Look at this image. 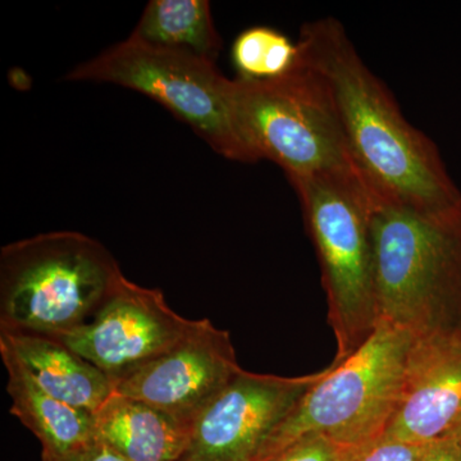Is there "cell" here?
<instances>
[{"label": "cell", "instance_id": "cell-8", "mask_svg": "<svg viewBox=\"0 0 461 461\" xmlns=\"http://www.w3.org/2000/svg\"><path fill=\"white\" fill-rule=\"evenodd\" d=\"M194 321L176 313L162 291L122 278L114 293L80 329L56 338L118 381L171 350Z\"/></svg>", "mask_w": 461, "mask_h": 461}, {"label": "cell", "instance_id": "cell-13", "mask_svg": "<svg viewBox=\"0 0 461 461\" xmlns=\"http://www.w3.org/2000/svg\"><path fill=\"white\" fill-rule=\"evenodd\" d=\"M96 438L127 461H182L193 423L139 400L112 393L94 412Z\"/></svg>", "mask_w": 461, "mask_h": 461}, {"label": "cell", "instance_id": "cell-12", "mask_svg": "<svg viewBox=\"0 0 461 461\" xmlns=\"http://www.w3.org/2000/svg\"><path fill=\"white\" fill-rule=\"evenodd\" d=\"M0 346L20 360L45 393L75 408L95 412L114 393L105 373L53 336L0 330Z\"/></svg>", "mask_w": 461, "mask_h": 461}, {"label": "cell", "instance_id": "cell-20", "mask_svg": "<svg viewBox=\"0 0 461 461\" xmlns=\"http://www.w3.org/2000/svg\"><path fill=\"white\" fill-rule=\"evenodd\" d=\"M420 461H461V432L427 445Z\"/></svg>", "mask_w": 461, "mask_h": 461}, {"label": "cell", "instance_id": "cell-11", "mask_svg": "<svg viewBox=\"0 0 461 461\" xmlns=\"http://www.w3.org/2000/svg\"><path fill=\"white\" fill-rule=\"evenodd\" d=\"M461 432V330L414 339L384 435L429 445Z\"/></svg>", "mask_w": 461, "mask_h": 461}, {"label": "cell", "instance_id": "cell-19", "mask_svg": "<svg viewBox=\"0 0 461 461\" xmlns=\"http://www.w3.org/2000/svg\"><path fill=\"white\" fill-rule=\"evenodd\" d=\"M41 461H127L115 453L104 442L96 438L89 444L80 446L66 453H45L41 451Z\"/></svg>", "mask_w": 461, "mask_h": 461}, {"label": "cell", "instance_id": "cell-2", "mask_svg": "<svg viewBox=\"0 0 461 461\" xmlns=\"http://www.w3.org/2000/svg\"><path fill=\"white\" fill-rule=\"evenodd\" d=\"M371 229L379 318L414 339L461 330V211L382 205Z\"/></svg>", "mask_w": 461, "mask_h": 461}, {"label": "cell", "instance_id": "cell-1", "mask_svg": "<svg viewBox=\"0 0 461 461\" xmlns=\"http://www.w3.org/2000/svg\"><path fill=\"white\" fill-rule=\"evenodd\" d=\"M302 63L323 81L355 165L382 205L445 215L461 211V191L438 149L403 117L390 91L363 62L335 18L305 23Z\"/></svg>", "mask_w": 461, "mask_h": 461}, {"label": "cell", "instance_id": "cell-3", "mask_svg": "<svg viewBox=\"0 0 461 461\" xmlns=\"http://www.w3.org/2000/svg\"><path fill=\"white\" fill-rule=\"evenodd\" d=\"M124 277L104 245L54 230L0 251V330L60 338L96 314Z\"/></svg>", "mask_w": 461, "mask_h": 461}, {"label": "cell", "instance_id": "cell-4", "mask_svg": "<svg viewBox=\"0 0 461 461\" xmlns=\"http://www.w3.org/2000/svg\"><path fill=\"white\" fill-rule=\"evenodd\" d=\"M233 108L251 162L271 160L290 181L324 178L348 185L375 202L355 165L329 90L302 62L276 80L235 78Z\"/></svg>", "mask_w": 461, "mask_h": 461}, {"label": "cell", "instance_id": "cell-7", "mask_svg": "<svg viewBox=\"0 0 461 461\" xmlns=\"http://www.w3.org/2000/svg\"><path fill=\"white\" fill-rule=\"evenodd\" d=\"M66 80L113 84L144 94L189 124L221 156L251 162L236 129L233 80L213 60L130 36L76 67Z\"/></svg>", "mask_w": 461, "mask_h": 461}, {"label": "cell", "instance_id": "cell-9", "mask_svg": "<svg viewBox=\"0 0 461 461\" xmlns=\"http://www.w3.org/2000/svg\"><path fill=\"white\" fill-rule=\"evenodd\" d=\"M326 373L282 377L242 369L194 421L182 461H256L267 439Z\"/></svg>", "mask_w": 461, "mask_h": 461}, {"label": "cell", "instance_id": "cell-15", "mask_svg": "<svg viewBox=\"0 0 461 461\" xmlns=\"http://www.w3.org/2000/svg\"><path fill=\"white\" fill-rule=\"evenodd\" d=\"M132 38L168 50L217 59L222 41L206 0H151L131 33Z\"/></svg>", "mask_w": 461, "mask_h": 461}, {"label": "cell", "instance_id": "cell-10", "mask_svg": "<svg viewBox=\"0 0 461 461\" xmlns=\"http://www.w3.org/2000/svg\"><path fill=\"white\" fill-rule=\"evenodd\" d=\"M241 371L230 333L204 318L171 350L115 381L114 393L194 424Z\"/></svg>", "mask_w": 461, "mask_h": 461}, {"label": "cell", "instance_id": "cell-16", "mask_svg": "<svg viewBox=\"0 0 461 461\" xmlns=\"http://www.w3.org/2000/svg\"><path fill=\"white\" fill-rule=\"evenodd\" d=\"M232 63L239 77L269 81L295 71L302 62V51L284 33L267 26L250 27L233 42Z\"/></svg>", "mask_w": 461, "mask_h": 461}, {"label": "cell", "instance_id": "cell-6", "mask_svg": "<svg viewBox=\"0 0 461 461\" xmlns=\"http://www.w3.org/2000/svg\"><path fill=\"white\" fill-rule=\"evenodd\" d=\"M290 182L320 259L329 321L338 342L332 366H339L362 348L381 320L371 229L378 205L368 194L339 182Z\"/></svg>", "mask_w": 461, "mask_h": 461}, {"label": "cell", "instance_id": "cell-5", "mask_svg": "<svg viewBox=\"0 0 461 461\" xmlns=\"http://www.w3.org/2000/svg\"><path fill=\"white\" fill-rule=\"evenodd\" d=\"M411 333L379 320L351 357L330 366L267 439L256 461L305 435H321L345 448L384 435L399 403Z\"/></svg>", "mask_w": 461, "mask_h": 461}, {"label": "cell", "instance_id": "cell-18", "mask_svg": "<svg viewBox=\"0 0 461 461\" xmlns=\"http://www.w3.org/2000/svg\"><path fill=\"white\" fill-rule=\"evenodd\" d=\"M346 448L321 435H305L263 461H342Z\"/></svg>", "mask_w": 461, "mask_h": 461}, {"label": "cell", "instance_id": "cell-17", "mask_svg": "<svg viewBox=\"0 0 461 461\" xmlns=\"http://www.w3.org/2000/svg\"><path fill=\"white\" fill-rule=\"evenodd\" d=\"M427 445H412L391 438L375 437L362 445L346 448L342 461H420Z\"/></svg>", "mask_w": 461, "mask_h": 461}, {"label": "cell", "instance_id": "cell-14", "mask_svg": "<svg viewBox=\"0 0 461 461\" xmlns=\"http://www.w3.org/2000/svg\"><path fill=\"white\" fill-rule=\"evenodd\" d=\"M8 373L11 414L41 441L45 453H66L96 439L94 412L75 408L45 393L11 351L0 346Z\"/></svg>", "mask_w": 461, "mask_h": 461}]
</instances>
